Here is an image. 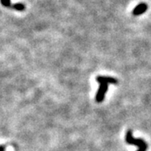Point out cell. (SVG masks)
I'll list each match as a JSON object with an SVG mask.
<instances>
[{"instance_id": "5b68a950", "label": "cell", "mask_w": 151, "mask_h": 151, "mask_svg": "<svg viewBox=\"0 0 151 151\" xmlns=\"http://www.w3.org/2000/svg\"><path fill=\"white\" fill-rule=\"evenodd\" d=\"M0 151H5V148L4 146L0 145Z\"/></svg>"}, {"instance_id": "277c9868", "label": "cell", "mask_w": 151, "mask_h": 151, "mask_svg": "<svg viewBox=\"0 0 151 151\" xmlns=\"http://www.w3.org/2000/svg\"><path fill=\"white\" fill-rule=\"evenodd\" d=\"M148 9V5L146 4L145 3H140L139 4L135 7L133 10V14L135 16H139L143 14L144 13H145Z\"/></svg>"}, {"instance_id": "6da1fadb", "label": "cell", "mask_w": 151, "mask_h": 151, "mask_svg": "<svg viewBox=\"0 0 151 151\" xmlns=\"http://www.w3.org/2000/svg\"><path fill=\"white\" fill-rule=\"evenodd\" d=\"M96 81L100 83V86L99 89L97 91V94H96V102L97 103H102L104 98H105V95L107 93L108 88V84H118L119 81L114 78V77H110V76H98L96 77Z\"/></svg>"}, {"instance_id": "7a4b0ae2", "label": "cell", "mask_w": 151, "mask_h": 151, "mask_svg": "<svg viewBox=\"0 0 151 151\" xmlns=\"http://www.w3.org/2000/svg\"><path fill=\"white\" fill-rule=\"evenodd\" d=\"M125 140L129 145H134L139 148L137 151H146L148 149V145L145 141L142 139H135L133 136V131L132 130H128L125 136Z\"/></svg>"}, {"instance_id": "3957f363", "label": "cell", "mask_w": 151, "mask_h": 151, "mask_svg": "<svg viewBox=\"0 0 151 151\" xmlns=\"http://www.w3.org/2000/svg\"><path fill=\"white\" fill-rule=\"evenodd\" d=\"M2 5L8 9L22 12L25 9V5L23 3H12L11 0H0Z\"/></svg>"}]
</instances>
